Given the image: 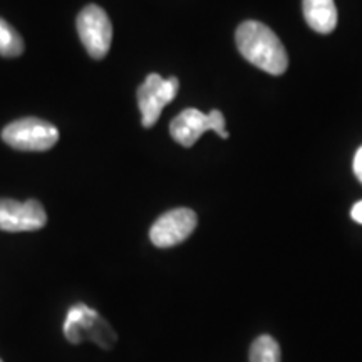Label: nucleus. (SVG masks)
Wrapping results in <instances>:
<instances>
[{
  "label": "nucleus",
  "instance_id": "obj_13",
  "mask_svg": "<svg viewBox=\"0 0 362 362\" xmlns=\"http://www.w3.org/2000/svg\"><path fill=\"white\" fill-rule=\"evenodd\" d=\"M351 216H352V220H354V221H357V223H361V225H362V202L356 203V205L352 206V210H351Z\"/></svg>",
  "mask_w": 362,
  "mask_h": 362
},
{
  "label": "nucleus",
  "instance_id": "obj_6",
  "mask_svg": "<svg viewBox=\"0 0 362 362\" xmlns=\"http://www.w3.org/2000/svg\"><path fill=\"white\" fill-rule=\"evenodd\" d=\"M78 33L93 59L106 57L112 40V25L107 13L98 6L84 7L78 16Z\"/></svg>",
  "mask_w": 362,
  "mask_h": 362
},
{
  "label": "nucleus",
  "instance_id": "obj_2",
  "mask_svg": "<svg viewBox=\"0 0 362 362\" xmlns=\"http://www.w3.org/2000/svg\"><path fill=\"white\" fill-rule=\"evenodd\" d=\"M64 336L71 344L94 341L103 349H110L116 341L110 324L96 310L84 304L72 305L64 320Z\"/></svg>",
  "mask_w": 362,
  "mask_h": 362
},
{
  "label": "nucleus",
  "instance_id": "obj_5",
  "mask_svg": "<svg viewBox=\"0 0 362 362\" xmlns=\"http://www.w3.org/2000/svg\"><path fill=\"white\" fill-rule=\"evenodd\" d=\"M180 81L176 78L163 79L160 74H149L138 88V106L141 111L144 128H151L160 119L165 106L173 101L178 94Z\"/></svg>",
  "mask_w": 362,
  "mask_h": 362
},
{
  "label": "nucleus",
  "instance_id": "obj_14",
  "mask_svg": "<svg viewBox=\"0 0 362 362\" xmlns=\"http://www.w3.org/2000/svg\"><path fill=\"white\" fill-rule=\"evenodd\" d=\"M0 362H2V359H0Z\"/></svg>",
  "mask_w": 362,
  "mask_h": 362
},
{
  "label": "nucleus",
  "instance_id": "obj_1",
  "mask_svg": "<svg viewBox=\"0 0 362 362\" xmlns=\"http://www.w3.org/2000/svg\"><path fill=\"white\" fill-rule=\"evenodd\" d=\"M240 54L259 69L272 76H282L288 67V56L284 44L270 27L257 21H247L235 34Z\"/></svg>",
  "mask_w": 362,
  "mask_h": 362
},
{
  "label": "nucleus",
  "instance_id": "obj_12",
  "mask_svg": "<svg viewBox=\"0 0 362 362\" xmlns=\"http://www.w3.org/2000/svg\"><path fill=\"white\" fill-rule=\"evenodd\" d=\"M354 173L357 176V180L362 183V148L357 149V153L354 156Z\"/></svg>",
  "mask_w": 362,
  "mask_h": 362
},
{
  "label": "nucleus",
  "instance_id": "obj_7",
  "mask_svg": "<svg viewBox=\"0 0 362 362\" xmlns=\"http://www.w3.org/2000/svg\"><path fill=\"white\" fill-rule=\"evenodd\" d=\"M197 214L189 208H175V210L166 211L161 215L151 230H149V238L153 245L160 248H170L185 242L193 230L197 228Z\"/></svg>",
  "mask_w": 362,
  "mask_h": 362
},
{
  "label": "nucleus",
  "instance_id": "obj_10",
  "mask_svg": "<svg viewBox=\"0 0 362 362\" xmlns=\"http://www.w3.org/2000/svg\"><path fill=\"white\" fill-rule=\"evenodd\" d=\"M22 52H24V40L21 34L6 21L0 19V56L17 57Z\"/></svg>",
  "mask_w": 362,
  "mask_h": 362
},
{
  "label": "nucleus",
  "instance_id": "obj_9",
  "mask_svg": "<svg viewBox=\"0 0 362 362\" xmlns=\"http://www.w3.org/2000/svg\"><path fill=\"white\" fill-rule=\"evenodd\" d=\"M305 22L319 34H330L337 27V7L334 0H304Z\"/></svg>",
  "mask_w": 362,
  "mask_h": 362
},
{
  "label": "nucleus",
  "instance_id": "obj_8",
  "mask_svg": "<svg viewBox=\"0 0 362 362\" xmlns=\"http://www.w3.org/2000/svg\"><path fill=\"white\" fill-rule=\"evenodd\" d=\"M47 223L44 206L35 200H0V230L4 232H34Z\"/></svg>",
  "mask_w": 362,
  "mask_h": 362
},
{
  "label": "nucleus",
  "instance_id": "obj_11",
  "mask_svg": "<svg viewBox=\"0 0 362 362\" xmlns=\"http://www.w3.org/2000/svg\"><path fill=\"white\" fill-rule=\"evenodd\" d=\"M250 362H280V347L270 336H260L250 347Z\"/></svg>",
  "mask_w": 362,
  "mask_h": 362
},
{
  "label": "nucleus",
  "instance_id": "obj_4",
  "mask_svg": "<svg viewBox=\"0 0 362 362\" xmlns=\"http://www.w3.org/2000/svg\"><path fill=\"white\" fill-rule=\"evenodd\" d=\"M206 131H215L220 138H228L221 111L214 110L205 115V112L192 107V110L181 111L170 124L171 138L185 148H192Z\"/></svg>",
  "mask_w": 362,
  "mask_h": 362
},
{
  "label": "nucleus",
  "instance_id": "obj_3",
  "mask_svg": "<svg viewBox=\"0 0 362 362\" xmlns=\"http://www.w3.org/2000/svg\"><path fill=\"white\" fill-rule=\"evenodd\" d=\"M2 139L21 151H47L59 141V131L39 117H24L7 124L2 131Z\"/></svg>",
  "mask_w": 362,
  "mask_h": 362
}]
</instances>
